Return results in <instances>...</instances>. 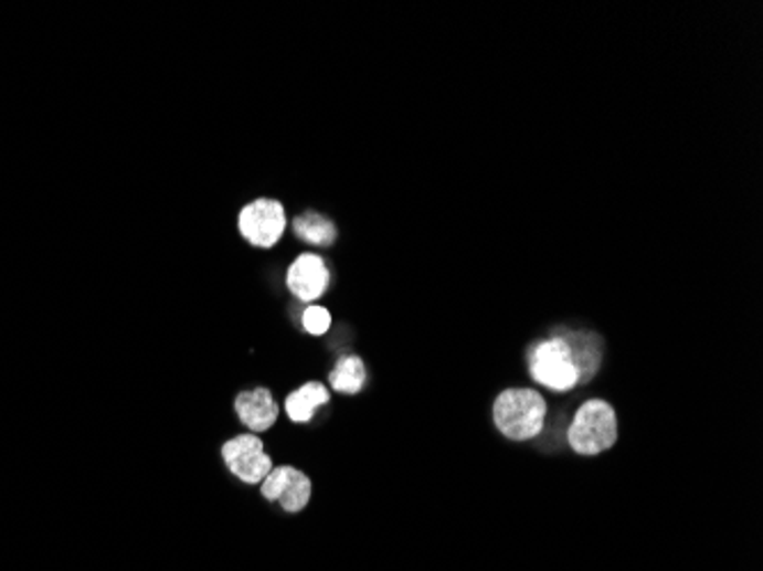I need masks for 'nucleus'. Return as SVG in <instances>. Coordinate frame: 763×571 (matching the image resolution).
I'll return each instance as SVG.
<instances>
[{
  "label": "nucleus",
  "mask_w": 763,
  "mask_h": 571,
  "mask_svg": "<svg viewBox=\"0 0 763 571\" xmlns=\"http://www.w3.org/2000/svg\"><path fill=\"white\" fill-rule=\"evenodd\" d=\"M547 402L538 391L508 389L494 402V423L508 440L528 442L544 427Z\"/></svg>",
  "instance_id": "f257e3e1"
},
{
  "label": "nucleus",
  "mask_w": 763,
  "mask_h": 571,
  "mask_svg": "<svg viewBox=\"0 0 763 571\" xmlns=\"http://www.w3.org/2000/svg\"><path fill=\"white\" fill-rule=\"evenodd\" d=\"M570 446L581 455H600L617 442V416L604 400H587L576 412L570 432Z\"/></svg>",
  "instance_id": "f03ea898"
},
{
  "label": "nucleus",
  "mask_w": 763,
  "mask_h": 571,
  "mask_svg": "<svg viewBox=\"0 0 763 571\" xmlns=\"http://www.w3.org/2000/svg\"><path fill=\"white\" fill-rule=\"evenodd\" d=\"M530 376L551 391H570L579 384V371L568 339H549L530 355Z\"/></svg>",
  "instance_id": "7ed1b4c3"
},
{
  "label": "nucleus",
  "mask_w": 763,
  "mask_h": 571,
  "mask_svg": "<svg viewBox=\"0 0 763 571\" xmlns=\"http://www.w3.org/2000/svg\"><path fill=\"white\" fill-rule=\"evenodd\" d=\"M224 464L229 472L239 476L247 485L263 483L265 476L273 472V459L265 455L263 442L256 434H241L222 446Z\"/></svg>",
  "instance_id": "20e7f679"
},
{
  "label": "nucleus",
  "mask_w": 763,
  "mask_h": 571,
  "mask_svg": "<svg viewBox=\"0 0 763 571\" xmlns=\"http://www.w3.org/2000/svg\"><path fill=\"white\" fill-rule=\"evenodd\" d=\"M239 229L252 245L273 247L286 229L284 207L273 199H256L241 211Z\"/></svg>",
  "instance_id": "39448f33"
},
{
  "label": "nucleus",
  "mask_w": 763,
  "mask_h": 571,
  "mask_svg": "<svg viewBox=\"0 0 763 571\" xmlns=\"http://www.w3.org/2000/svg\"><path fill=\"white\" fill-rule=\"evenodd\" d=\"M261 494L277 500L286 512H300L311 500V480L293 466H275L261 483Z\"/></svg>",
  "instance_id": "423d86ee"
},
{
  "label": "nucleus",
  "mask_w": 763,
  "mask_h": 571,
  "mask_svg": "<svg viewBox=\"0 0 763 571\" xmlns=\"http://www.w3.org/2000/svg\"><path fill=\"white\" fill-rule=\"evenodd\" d=\"M290 293L303 299V302H314L318 299L327 286H329V271L320 256L316 254H303L293 261L286 275Z\"/></svg>",
  "instance_id": "0eeeda50"
},
{
  "label": "nucleus",
  "mask_w": 763,
  "mask_h": 571,
  "mask_svg": "<svg viewBox=\"0 0 763 571\" xmlns=\"http://www.w3.org/2000/svg\"><path fill=\"white\" fill-rule=\"evenodd\" d=\"M236 412H239V419L252 432L271 430L279 416V408L268 389H254V391L241 393L236 398Z\"/></svg>",
  "instance_id": "6e6552de"
},
{
  "label": "nucleus",
  "mask_w": 763,
  "mask_h": 571,
  "mask_svg": "<svg viewBox=\"0 0 763 571\" xmlns=\"http://www.w3.org/2000/svg\"><path fill=\"white\" fill-rule=\"evenodd\" d=\"M329 391L320 382H309L286 398V414L295 423H307L314 419L316 410L327 405Z\"/></svg>",
  "instance_id": "1a4fd4ad"
},
{
  "label": "nucleus",
  "mask_w": 763,
  "mask_h": 571,
  "mask_svg": "<svg viewBox=\"0 0 763 571\" xmlns=\"http://www.w3.org/2000/svg\"><path fill=\"white\" fill-rule=\"evenodd\" d=\"M329 384L339 393H359L367 384V366L359 357H341L329 373Z\"/></svg>",
  "instance_id": "9d476101"
},
{
  "label": "nucleus",
  "mask_w": 763,
  "mask_h": 571,
  "mask_svg": "<svg viewBox=\"0 0 763 571\" xmlns=\"http://www.w3.org/2000/svg\"><path fill=\"white\" fill-rule=\"evenodd\" d=\"M293 231L303 241L318 245V247H329L337 239V229L329 220L320 218L318 213H305L300 218L293 220Z\"/></svg>",
  "instance_id": "9b49d317"
},
{
  "label": "nucleus",
  "mask_w": 763,
  "mask_h": 571,
  "mask_svg": "<svg viewBox=\"0 0 763 571\" xmlns=\"http://www.w3.org/2000/svg\"><path fill=\"white\" fill-rule=\"evenodd\" d=\"M303 325L309 334L314 336H322L329 331L331 327V318H329V311L325 307H309L305 314H303Z\"/></svg>",
  "instance_id": "f8f14e48"
}]
</instances>
